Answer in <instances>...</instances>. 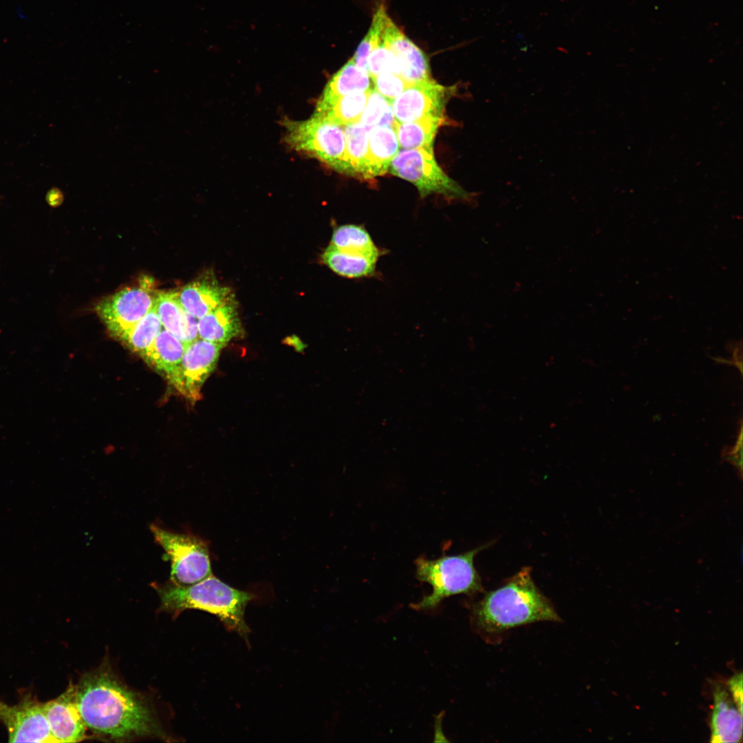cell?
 Here are the masks:
<instances>
[{"label": "cell", "mask_w": 743, "mask_h": 743, "mask_svg": "<svg viewBox=\"0 0 743 743\" xmlns=\"http://www.w3.org/2000/svg\"><path fill=\"white\" fill-rule=\"evenodd\" d=\"M343 127L345 149L339 172L364 180L370 179L368 166L369 129L360 121Z\"/></svg>", "instance_id": "obj_20"}, {"label": "cell", "mask_w": 743, "mask_h": 743, "mask_svg": "<svg viewBox=\"0 0 743 743\" xmlns=\"http://www.w3.org/2000/svg\"><path fill=\"white\" fill-rule=\"evenodd\" d=\"M481 548L458 555H444L433 560L423 557L418 559L416 561V577L419 581L430 584L433 592L419 603L413 604V607L432 609L450 596L480 591L481 581L473 560Z\"/></svg>", "instance_id": "obj_4"}, {"label": "cell", "mask_w": 743, "mask_h": 743, "mask_svg": "<svg viewBox=\"0 0 743 743\" xmlns=\"http://www.w3.org/2000/svg\"><path fill=\"white\" fill-rule=\"evenodd\" d=\"M394 127L376 125L369 131L368 166L369 177L385 174L399 151Z\"/></svg>", "instance_id": "obj_22"}, {"label": "cell", "mask_w": 743, "mask_h": 743, "mask_svg": "<svg viewBox=\"0 0 743 743\" xmlns=\"http://www.w3.org/2000/svg\"><path fill=\"white\" fill-rule=\"evenodd\" d=\"M367 72L372 79L383 72H391L400 76L399 63L383 43L382 36L379 45L372 50L367 58Z\"/></svg>", "instance_id": "obj_28"}, {"label": "cell", "mask_w": 743, "mask_h": 743, "mask_svg": "<svg viewBox=\"0 0 743 743\" xmlns=\"http://www.w3.org/2000/svg\"><path fill=\"white\" fill-rule=\"evenodd\" d=\"M446 118L427 117L418 120L395 122L399 147L402 149L423 148L433 150L434 139L438 128Z\"/></svg>", "instance_id": "obj_23"}, {"label": "cell", "mask_w": 743, "mask_h": 743, "mask_svg": "<svg viewBox=\"0 0 743 743\" xmlns=\"http://www.w3.org/2000/svg\"><path fill=\"white\" fill-rule=\"evenodd\" d=\"M330 244L348 251H380L368 231L363 226L356 224H344L336 227L333 231Z\"/></svg>", "instance_id": "obj_26"}, {"label": "cell", "mask_w": 743, "mask_h": 743, "mask_svg": "<svg viewBox=\"0 0 743 743\" xmlns=\"http://www.w3.org/2000/svg\"><path fill=\"white\" fill-rule=\"evenodd\" d=\"M454 89L431 78L410 85L391 103L395 120L406 122L427 117L445 118L446 104Z\"/></svg>", "instance_id": "obj_10"}, {"label": "cell", "mask_w": 743, "mask_h": 743, "mask_svg": "<svg viewBox=\"0 0 743 743\" xmlns=\"http://www.w3.org/2000/svg\"><path fill=\"white\" fill-rule=\"evenodd\" d=\"M370 89V76L367 71L358 67L350 59L332 76L316 107L327 105L343 96Z\"/></svg>", "instance_id": "obj_21"}, {"label": "cell", "mask_w": 743, "mask_h": 743, "mask_svg": "<svg viewBox=\"0 0 743 743\" xmlns=\"http://www.w3.org/2000/svg\"><path fill=\"white\" fill-rule=\"evenodd\" d=\"M225 346L198 338L186 345L181 361L169 380L177 391L193 402L201 397V389L215 370Z\"/></svg>", "instance_id": "obj_9"}, {"label": "cell", "mask_w": 743, "mask_h": 743, "mask_svg": "<svg viewBox=\"0 0 743 743\" xmlns=\"http://www.w3.org/2000/svg\"><path fill=\"white\" fill-rule=\"evenodd\" d=\"M372 80L374 89L391 103L411 85L401 76L391 72L380 73Z\"/></svg>", "instance_id": "obj_29"}, {"label": "cell", "mask_w": 743, "mask_h": 743, "mask_svg": "<svg viewBox=\"0 0 743 743\" xmlns=\"http://www.w3.org/2000/svg\"><path fill=\"white\" fill-rule=\"evenodd\" d=\"M711 715V742H739L742 737V713L729 693L720 685L713 689Z\"/></svg>", "instance_id": "obj_15"}, {"label": "cell", "mask_w": 743, "mask_h": 743, "mask_svg": "<svg viewBox=\"0 0 743 743\" xmlns=\"http://www.w3.org/2000/svg\"><path fill=\"white\" fill-rule=\"evenodd\" d=\"M370 90L352 93L343 96L327 105L316 107L313 114L325 118L343 127L359 122Z\"/></svg>", "instance_id": "obj_24"}, {"label": "cell", "mask_w": 743, "mask_h": 743, "mask_svg": "<svg viewBox=\"0 0 743 743\" xmlns=\"http://www.w3.org/2000/svg\"><path fill=\"white\" fill-rule=\"evenodd\" d=\"M380 251L361 252L341 250L330 244L321 255L323 263L336 274L350 279L372 275Z\"/></svg>", "instance_id": "obj_18"}, {"label": "cell", "mask_w": 743, "mask_h": 743, "mask_svg": "<svg viewBox=\"0 0 743 743\" xmlns=\"http://www.w3.org/2000/svg\"><path fill=\"white\" fill-rule=\"evenodd\" d=\"M728 689L731 698L740 712L742 713V672L734 674L727 682Z\"/></svg>", "instance_id": "obj_31"}, {"label": "cell", "mask_w": 743, "mask_h": 743, "mask_svg": "<svg viewBox=\"0 0 743 743\" xmlns=\"http://www.w3.org/2000/svg\"><path fill=\"white\" fill-rule=\"evenodd\" d=\"M0 721L6 726L10 742H56L47 723L43 704L27 696L9 705L0 701Z\"/></svg>", "instance_id": "obj_11"}, {"label": "cell", "mask_w": 743, "mask_h": 743, "mask_svg": "<svg viewBox=\"0 0 743 743\" xmlns=\"http://www.w3.org/2000/svg\"><path fill=\"white\" fill-rule=\"evenodd\" d=\"M433 150H399L390 162V173L413 184L420 195L437 194L452 201L473 203L476 194L466 191L437 163Z\"/></svg>", "instance_id": "obj_5"}, {"label": "cell", "mask_w": 743, "mask_h": 743, "mask_svg": "<svg viewBox=\"0 0 743 743\" xmlns=\"http://www.w3.org/2000/svg\"><path fill=\"white\" fill-rule=\"evenodd\" d=\"M154 308L164 329L186 345L199 338L198 319L181 306L176 292H157Z\"/></svg>", "instance_id": "obj_16"}, {"label": "cell", "mask_w": 743, "mask_h": 743, "mask_svg": "<svg viewBox=\"0 0 743 743\" xmlns=\"http://www.w3.org/2000/svg\"><path fill=\"white\" fill-rule=\"evenodd\" d=\"M79 712L87 728L114 739L159 732L142 699L105 669L83 676L76 686Z\"/></svg>", "instance_id": "obj_1"}, {"label": "cell", "mask_w": 743, "mask_h": 743, "mask_svg": "<svg viewBox=\"0 0 743 743\" xmlns=\"http://www.w3.org/2000/svg\"><path fill=\"white\" fill-rule=\"evenodd\" d=\"M282 125L290 148L340 171L345 149L343 126L314 114L303 120L285 118Z\"/></svg>", "instance_id": "obj_6"}, {"label": "cell", "mask_w": 743, "mask_h": 743, "mask_svg": "<svg viewBox=\"0 0 743 743\" xmlns=\"http://www.w3.org/2000/svg\"><path fill=\"white\" fill-rule=\"evenodd\" d=\"M151 281L143 278L138 285L126 287L105 297L95 310L111 336L120 341L124 335L154 307L157 292Z\"/></svg>", "instance_id": "obj_8"}, {"label": "cell", "mask_w": 743, "mask_h": 743, "mask_svg": "<svg viewBox=\"0 0 743 743\" xmlns=\"http://www.w3.org/2000/svg\"><path fill=\"white\" fill-rule=\"evenodd\" d=\"M43 710L56 742H78L85 737L87 727L77 704L76 686L70 684L58 698L44 703Z\"/></svg>", "instance_id": "obj_12"}, {"label": "cell", "mask_w": 743, "mask_h": 743, "mask_svg": "<svg viewBox=\"0 0 743 743\" xmlns=\"http://www.w3.org/2000/svg\"><path fill=\"white\" fill-rule=\"evenodd\" d=\"M387 14L383 5L375 12L368 32L359 43L354 56L351 58L359 67L367 71V58L380 43Z\"/></svg>", "instance_id": "obj_27"}, {"label": "cell", "mask_w": 743, "mask_h": 743, "mask_svg": "<svg viewBox=\"0 0 743 743\" xmlns=\"http://www.w3.org/2000/svg\"><path fill=\"white\" fill-rule=\"evenodd\" d=\"M186 345L175 335L162 329L151 345L140 356L169 382L185 350Z\"/></svg>", "instance_id": "obj_19"}, {"label": "cell", "mask_w": 743, "mask_h": 743, "mask_svg": "<svg viewBox=\"0 0 743 743\" xmlns=\"http://www.w3.org/2000/svg\"><path fill=\"white\" fill-rule=\"evenodd\" d=\"M161 609L175 615L186 609H197L217 616L230 631L248 640L250 629L244 620L251 593L235 589L211 574L191 585H180L171 581L153 583Z\"/></svg>", "instance_id": "obj_3"}, {"label": "cell", "mask_w": 743, "mask_h": 743, "mask_svg": "<svg viewBox=\"0 0 743 743\" xmlns=\"http://www.w3.org/2000/svg\"><path fill=\"white\" fill-rule=\"evenodd\" d=\"M390 103L374 89H371L360 122L369 129L377 125Z\"/></svg>", "instance_id": "obj_30"}, {"label": "cell", "mask_w": 743, "mask_h": 743, "mask_svg": "<svg viewBox=\"0 0 743 743\" xmlns=\"http://www.w3.org/2000/svg\"><path fill=\"white\" fill-rule=\"evenodd\" d=\"M561 619L534 583L530 568H522L505 585L489 592L474 607L473 621L488 634L539 621Z\"/></svg>", "instance_id": "obj_2"}, {"label": "cell", "mask_w": 743, "mask_h": 743, "mask_svg": "<svg viewBox=\"0 0 743 743\" xmlns=\"http://www.w3.org/2000/svg\"><path fill=\"white\" fill-rule=\"evenodd\" d=\"M151 531L155 542L171 563V579L180 585L195 583L212 574L208 543L187 533H179L153 524Z\"/></svg>", "instance_id": "obj_7"}, {"label": "cell", "mask_w": 743, "mask_h": 743, "mask_svg": "<svg viewBox=\"0 0 743 743\" xmlns=\"http://www.w3.org/2000/svg\"><path fill=\"white\" fill-rule=\"evenodd\" d=\"M162 329V323L153 307L124 335L120 341L132 352L141 356L151 345Z\"/></svg>", "instance_id": "obj_25"}, {"label": "cell", "mask_w": 743, "mask_h": 743, "mask_svg": "<svg viewBox=\"0 0 743 743\" xmlns=\"http://www.w3.org/2000/svg\"><path fill=\"white\" fill-rule=\"evenodd\" d=\"M382 40L396 56L400 76L409 84L431 78L428 58L423 51L396 25L387 15Z\"/></svg>", "instance_id": "obj_13"}, {"label": "cell", "mask_w": 743, "mask_h": 743, "mask_svg": "<svg viewBox=\"0 0 743 743\" xmlns=\"http://www.w3.org/2000/svg\"><path fill=\"white\" fill-rule=\"evenodd\" d=\"M199 338L226 345L241 336L242 327L235 297L198 319Z\"/></svg>", "instance_id": "obj_17"}, {"label": "cell", "mask_w": 743, "mask_h": 743, "mask_svg": "<svg viewBox=\"0 0 743 743\" xmlns=\"http://www.w3.org/2000/svg\"><path fill=\"white\" fill-rule=\"evenodd\" d=\"M176 293L181 306L197 319L235 297L228 287L220 284L210 273L190 282Z\"/></svg>", "instance_id": "obj_14"}]
</instances>
